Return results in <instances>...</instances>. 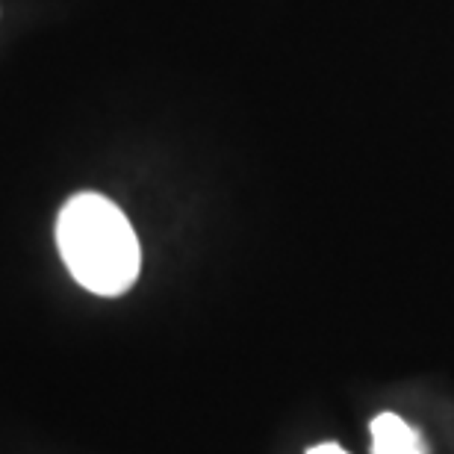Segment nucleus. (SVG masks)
Here are the masks:
<instances>
[{"mask_svg": "<svg viewBox=\"0 0 454 454\" xmlns=\"http://www.w3.org/2000/svg\"><path fill=\"white\" fill-rule=\"evenodd\" d=\"M57 245L77 284L95 295H121L139 278L142 251L136 231L104 195L80 192L62 207Z\"/></svg>", "mask_w": 454, "mask_h": 454, "instance_id": "f257e3e1", "label": "nucleus"}, {"mask_svg": "<svg viewBox=\"0 0 454 454\" xmlns=\"http://www.w3.org/2000/svg\"><path fill=\"white\" fill-rule=\"evenodd\" d=\"M372 454H428L422 437L402 416L380 413L372 419Z\"/></svg>", "mask_w": 454, "mask_h": 454, "instance_id": "f03ea898", "label": "nucleus"}, {"mask_svg": "<svg viewBox=\"0 0 454 454\" xmlns=\"http://www.w3.org/2000/svg\"><path fill=\"white\" fill-rule=\"evenodd\" d=\"M307 454H348L342 446H337V442H322V446H313Z\"/></svg>", "mask_w": 454, "mask_h": 454, "instance_id": "7ed1b4c3", "label": "nucleus"}]
</instances>
